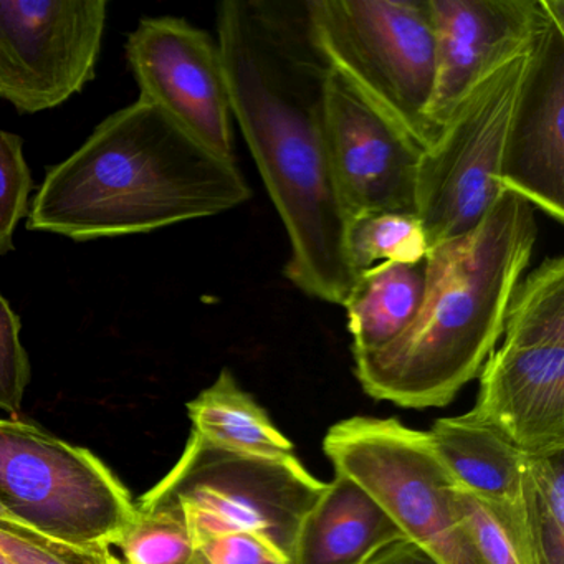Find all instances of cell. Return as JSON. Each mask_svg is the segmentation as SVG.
<instances>
[{
    "mask_svg": "<svg viewBox=\"0 0 564 564\" xmlns=\"http://www.w3.org/2000/svg\"><path fill=\"white\" fill-rule=\"evenodd\" d=\"M501 186L564 220V0L538 35L505 144Z\"/></svg>",
    "mask_w": 564,
    "mask_h": 564,
    "instance_id": "14",
    "label": "cell"
},
{
    "mask_svg": "<svg viewBox=\"0 0 564 564\" xmlns=\"http://www.w3.org/2000/svg\"><path fill=\"white\" fill-rule=\"evenodd\" d=\"M323 451L335 474L361 485L405 540L438 564H481L455 510V481L427 432L398 419L358 415L332 425Z\"/></svg>",
    "mask_w": 564,
    "mask_h": 564,
    "instance_id": "8",
    "label": "cell"
},
{
    "mask_svg": "<svg viewBox=\"0 0 564 564\" xmlns=\"http://www.w3.org/2000/svg\"><path fill=\"white\" fill-rule=\"evenodd\" d=\"M105 0H0V98L22 113L61 107L94 80Z\"/></svg>",
    "mask_w": 564,
    "mask_h": 564,
    "instance_id": "10",
    "label": "cell"
},
{
    "mask_svg": "<svg viewBox=\"0 0 564 564\" xmlns=\"http://www.w3.org/2000/svg\"><path fill=\"white\" fill-rule=\"evenodd\" d=\"M252 196L234 161L147 100L108 117L48 171L28 227L77 242L131 236L236 209Z\"/></svg>",
    "mask_w": 564,
    "mask_h": 564,
    "instance_id": "2",
    "label": "cell"
},
{
    "mask_svg": "<svg viewBox=\"0 0 564 564\" xmlns=\"http://www.w3.org/2000/svg\"><path fill=\"white\" fill-rule=\"evenodd\" d=\"M325 133L333 180L349 220L382 213L417 216L424 150L335 70L326 80Z\"/></svg>",
    "mask_w": 564,
    "mask_h": 564,
    "instance_id": "12",
    "label": "cell"
},
{
    "mask_svg": "<svg viewBox=\"0 0 564 564\" xmlns=\"http://www.w3.org/2000/svg\"><path fill=\"white\" fill-rule=\"evenodd\" d=\"M117 546L123 551L124 564H189L196 554L193 531L174 505L138 507Z\"/></svg>",
    "mask_w": 564,
    "mask_h": 564,
    "instance_id": "21",
    "label": "cell"
},
{
    "mask_svg": "<svg viewBox=\"0 0 564 564\" xmlns=\"http://www.w3.org/2000/svg\"><path fill=\"white\" fill-rule=\"evenodd\" d=\"M498 349L480 371L470 417L528 455L564 452V257L521 279Z\"/></svg>",
    "mask_w": 564,
    "mask_h": 564,
    "instance_id": "5",
    "label": "cell"
},
{
    "mask_svg": "<svg viewBox=\"0 0 564 564\" xmlns=\"http://www.w3.org/2000/svg\"><path fill=\"white\" fill-rule=\"evenodd\" d=\"M435 88L427 118L437 133L484 82L527 57L557 0H429Z\"/></svg>",
    "mask_w": 564,
    "mask_h": 564,
    "instance_id": "13",
    "label": "cell"
},
{
    "mask_svg": "<svg viewBox=\"0 0 564 564\" xmlns=\"http://www.w3.org/2000/svg\"><path fill=\"white\" fill-rule=\"evenodd\" d=\"M366 564H438L431 554L409 540L398 541L384 547Z\"/></svg>",
    "mask_w": 564,
    "mask_h": 564,
    "instance_id": "27",
    "label": "cell"
},
{
    "mask_svg": "<svg viewBox=\"0 0 564 564\" xmlns=\"http://www.w3.org/2000/svg\"><path fill=\"white\" fill-rule=\"evenodd\" d=\"M0 505L12 521L78 546H117L138 514L97 455L18 419H0Z\"/></svg>",
    "mask_w": 564,
    "mask_h": 564,
    "instance_id": "7",
    "label": "cell"
},
{
    "mask_svg": "<svg viewBox=\"0 0 564 564\" xmlns=\"http://www.w3.org/2000/svg\"><path fill=\"white\" fill-rule=\"evenodd\" d=\"M313 44L332 70L422 150L438 137L427 118L435 88L429 0H305Z\"/></svg>",
    "mask_w": 564,
    "mask_h": 564,
    "instance_id": "4",
    "label": "cell"
},
{
    "mask_svg": "<svg viewBox=\"0 0 564 564\" xmlns=\"http://www.w3.org/2000/svg\"><path fill=\"white\" fill-rule=\"evenodd\" d=\"M141 100L170 115L191 137L236 163L232 111L219 45L184 19H143L127 44Z\"/></svg>",
    "mask_w": 564,
    "mask_h": 564,
    "instance_id": "11",
    "label": "cell"
},
{
    "mask_svg": "<svg viewBox=\"0 0 564 564\" xmlns=\"http://www.w3.org/2000/svg\"><path fill=\"white\" fill-rule=\"evenodd\" d=\"M32 187L21 138L0 130V256L14 250L15 230L31 209Z\"/></svg>",
    "mask_w": 564,
    "mask_h": 564,
    "instance_id": "24",
    "label": "cell"
},
{
    "mask_svg": "<svg viewBox=\"0 0 564 564\" xmlns=\"http://www.w3.org/2000/svg\"><path fill=\"white\" fill-rule=\"evenodd\" d=\"M425 260L384 262L358 273L346 296L352 356L369 355L401 338L421 312Z\"/></svg>",
    "mask_w": 564,
    "mask_h": 564,
    "instance_id": "17",
    "label": "cell"
},
{
    "mask_svg": "<svg viewBox=\"0 0 564 564\" xmlns=\"http://www.w3.org/2000/svg\"><path fill=\"white\" fill-rule=\"evenodd\" d=\"M325 487L295 455L236 454L214 447L193 431L177 464L137 505H174L193 536L250 531L293 564L300 527Z\"/></svg>",
    "mask_w": 564,
    "mask_h": 564,
    "instance_id": "6",
    "label": "cell"
},
{
    "mask_svg": "<svg viewBox=\"0 0 564 564\" xmlns=\"http://www.w3.org/2000/svg\"><path fill=\"white\" fill-rule=\"evenodd\" d=\"M538 240L533 206L505 189L467 236L429 249L425 296L411 328L352 356L366 394L399 408H445L498 345L514 289Z\"/></svg>",
    "mask_w": 564,
    "mask_h": 564,
    "instance_id": "3",
    "label": "cell"
},
{
    "mask_svg": "<svg viewBox=\"0 0 564 564\" xmlns=\"http://www.w3.org/2000/svg\"><path fill=\"white\" fill-rule=\"evenodd\" d=\"M521 521L531 564H564V452L528 455Z\"/></svg>",
    "mask_w": 564,
    "mask_h": 564,
    "instance_id": "19",
    "label": "cell"
},
{
    "mask_svg": "<svg viewBox=\"0 0 564 564\" xmlns=\"http://www.w3.org/2000/svg\"><path fill=\"white\" fill-rule=\"evenodd\" d=\"M193 431L214 447L262 458L293 457V444L229 369L187 402Z\"/></svg>",
    "mask_w": 564,
    "mask_h": 564,
    "instance_id": "18",
    "label": "cell"
},
{
    "mask_svg": "<svg viewBox=\"0 0 564 564\" xmlns=\"http://www.w3.org/2000/svg\"><path fill=\"white\" fill-rule=\"evenodd\" d=\"M427 435L458 488L491 507L521 510L528 454L510 438L468 414L437 419Z\"/></svg>",
    "mask_w": 564,
    "mask_h": 564,
    "instance_id": "16",
    "label": "cell"
},
{
    "mask_svg": "<svg viewBox=\"0 0 564 564\" xmlns=\"http://www.w3.org/2000/svg\"><path fill=\"white\" fill-rule=\"evenodd\" d=\"M0 518H8V520H11V518H9L8 511L4 510L2 505H0Z\"/></svg>",
    "mask_w": 564,
    "mask_h": 564,
    "instance_id": "30",
    "label": "cell"
},
{
    "mask_svg": "<svg viewBox=\"0 0 564 564\" xmlns=\"http://www.w3.org/2000/svg\"><path fill=\"white\" fill-rule=\"evenodd\" d=\"M0 551L14 564H124L110 547L78 546L0 518Z\"/></svg>",
    "mask_w": 564,
    "mask_h": 564,
    "instance_id": "23",
    "label": "cell"
},
{
    "mask_svg": "<svg viewBox=\"0 0 564 564\" xmlns=\"http://www.w3.org/2000/svg\"><path fill=\"white\" fill-rule=\"evenodd\" d=\"M404 540L394 520L361 485L335 474L300 527L293 564H366Z\"/></svg>",
    "mask_w": 564,
    "mask_h": 564,
    "instance_id": "15",
    "label": "cell"
},
{
    "mask_svg": "<svg viewBox=\"0 0 564 564\" xmlns=\"http://www.w3.org/2000/svg\"><path fill=\"white\" fill-rule=\"evenodd\" d=\"M528 55L471 91L422 153L417 217L429 249L477 229L503 193L505 144Z\"/></svg>",
    "mask_w": 564,
    "mask_h": 564,
    "instance_id": "9",
    "label": "cell"
},
{
    "mask_svg": "<svg viewBox=\"0 0 564 564\" xmlns=\"http://www.w3.org/2000/svg\"><path fill=\"white\" fill-rule=\"evenodd\" d=\"M194 543L207 564H290L269 541L250 531L194 534Z\"/></svg>",
    "mask_w": 564,
    "mask_h": 564,
    "instance_id": "26",
    "label": "cell"
},
{
    "mask_svg": "<svg viewBox=\"0 0 564 564\" xmlns=\"http://www.w3.org/2000/svg\"><path fill=\"white\" fill-rule=\"evenodd\" d=\"M0 564H14L2 551H0Z\"/></svg>",
    "mask_w": 564,
    "mask_h": 564,
    "instance_id": "29",
    "label": "cell"
},
{
    "mask_svg": "<svg viewBox=\"0 0 564 564\" xmlns=\"http://www.w3.org/2000/svg\"><path fill=\"white\" fill-rule=\"evenodd\" d=\"M31 382V362L21 341V319L0 293V411L21 412Z\"/></svg>",
    "mask_w": 564,
    "mask_h": 564,
    "instance_id": "25",
    "label": "cell"
},
{
    "mask_svg": "<svg viewBox=\"0 0 564 564\" xmlns=\"http://www.w3.org/2000/svg\"><path fill=\"white\" fill-rule=\"evenodd\" d=\"M455 510L481 564H531L521 510L495 508L455 485Z\"/></svg>",
    "mask_w": 564,
    "mask_h": 564,
    "instance_id": "22",
    "label": "cell"
},
{
    "mask_svg": "<svg viewBox=\"0 0 564 564\" xmlns=\"http://www.w3.org/2000/svg\"><path fill=\"white\" fill-rule=\"evenodd\" d=\"M217 45L232 118L289 237L286 279L343 306L356 276L326 148L332 68L313 44L305 0H226L217 9Z\"/></svg>",
    "mask_w": 564,
    "mask_h": 564,
    "instance_id": "1",
    "label": "cell"
},
{
    "mask_svg": "<svg viewBox=\"0 0 564 564\" xmlns=\"http://www.w3.org/2000/svg\"><path fill=\"white\" fill-rule=\"evenodd\" d=\"M189 564H207V563H206V560H204V557L200 556V554L197 553V551H196V554H194L193 561H191Z\"/></svg>",
    "mask_w": 564,
    "mask_h": 564,
    "instance_id": "28",
    "label": "cell"
},
{
    "mask_svg": "<svg viewBox=\"0 0 564 564\" xmlns=\"http://www.w3.org/2000/svg\"><path fill=\"white\" fill-rule=\"evenodd\" d=\"M427 252L415 214H368L349 220L346 229V257L355 276L379 263H419Z\"/></svg>",
    "mask_w": 564,
    "mask_h": 564,
    "instance_id": "20",
    "label": "cell"
}]
</instances>
